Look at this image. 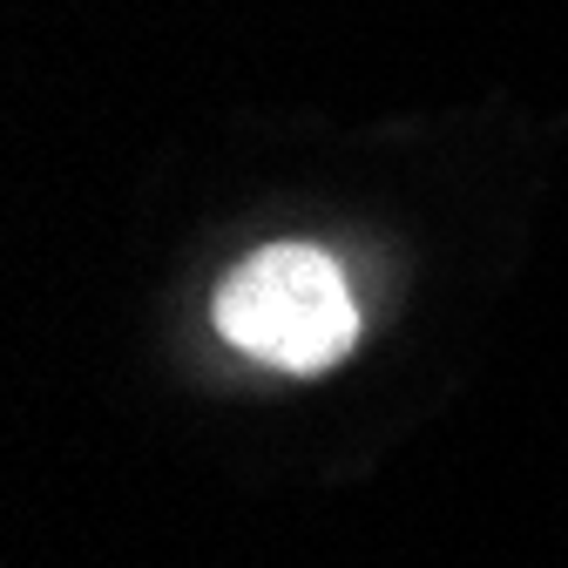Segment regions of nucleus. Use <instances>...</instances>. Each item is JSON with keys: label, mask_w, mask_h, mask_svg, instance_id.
Returning <instances> with one entry per match:
<instances>
[{"label": "nucleus", "mask_w": 568, "mask_h": 568, "mask_svg": "<svg viewBox=\"0 0 568 568\" xmlns=\"http://www.w3.org/2000/svg\"><path fill=\"white\" fill-rule=\"evenodd\" d=\"M217 332L244 359L271 373H332L359 345V298L338 271L332 251L318 244H264L251 251L210 305Z\"/></svg>", "instance_id": "f257e3e1"}]
</instances>
